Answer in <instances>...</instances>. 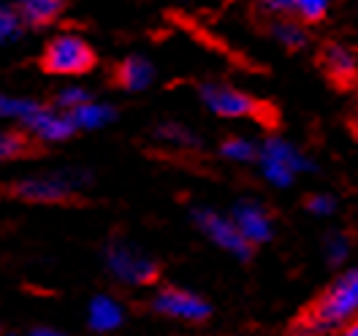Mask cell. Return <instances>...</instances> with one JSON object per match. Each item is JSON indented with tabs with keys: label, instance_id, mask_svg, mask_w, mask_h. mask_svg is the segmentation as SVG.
I'll return each instance as SVG.
<instances>
[{
	"label": "cell",
	"instance_id": "obj_1",
	"mask_svg": "<svg viewBox=\"0 0 358 336\" xmlns=\"http://www.w3.org/2000/svg\"><path fill=\"white\" fill-rule=\"evenodd\" d=\"M358 312V269H350L331 279L320 293L296 312L288 331L291 334H323L336 331L345 320Z\"/></svg>",
	"mask_w": 358,
	"mask_h": 336
},
{
	"label": "cell",
	"instance_id": "obj_2",
	"mask_svg": "<svg viewBox=\"0 0 358 336\" xmlns=\"http://www.w3.org/2000/svg\"><path fill=\"white\" fill-rule=\"evenodd\" d=\"M203 103L217 114L228 119H252L255 125H261L268 133H277L282 128V112L274 101L250 95L236 87H225V85H206L201 87Z\"/></svg>",
	"mask_w": 358,
	"mask_h": 336
},
{
	"label": "cell",
	"instance_id": "obj_3",
	"mask_svg": "<svg viewBox=\"0 0 358 336\" xmlns=\"http://www.w3.org/2000/svg\"><path fill=\"white\" fill-rule=\"evenodd\" d=\"M36 66L46 76H85L98 66V52L85 38L63 33L46 41Z\"/></svg>",
	"mask_w": 358,
	"mask_h": 336
},
{
	"label": "cell",
	"instance_id": "obj_4",
	"mask_svg": "<svg viewBox=\"0 0 358 336\" xmlns=\"http://www.w3.org/2000/svg\"><path fill=\"white\" fill-rule=\"evenodd\" d=\"M315 66L336 92H358V57L353 49L336 41H323L315 49Z\"/></svg>",
	"mask_w": 358,
	"mask_h": 336
},
{
	"label": "cell",
	"instance_id": "obj_5",
	"mask_svg": "<svg viewBox=\"0 0 358 336\" xmlns=\"http://www.w3.org/2000/svg\"><path fill=\"white\" fill-rule=\"evenodd\" d=\"M152 309L163 317H174V320L196 323V326L209 320V314H212V307L203 298H199L190 291L174 288V285H163L157 291V295L152 298Z\"/></svg>",
	"mask_w": 358,
	"mask_h": 336
},
{
	"label": "cell",
	"instance_id": "obj_6",
	"mask_svg": "<svg viewBox=\"0 0 358 336\" xmlns=\"http://www.w3.org/2000/svg\"><path fill=\"white\" fill-rule=\"evenodd\" d=\"M6 196L27 203H52V206H82V196L68 190L60 182H11L6 184Z\"/></svg>",
	"mask_w": 358,
	"mask_h": 336
},
{
	"label": "cell",
	"instance_id": "obj_7",
	"mask_svg": "<svg viewBox=\"0 0 358 336\" xmlns=\"http://www.w3.org/2000/svg\"><path fill=\"white\" fill-rule=\"evenodd\" d=\"M46 152L44 138L33 128H8L0 136V155L3 160H27V157H41Z\"/></svg>",
	"mask_w": 358,
	"mask_h": 336
},
{
	"label": "cell",
	"instance_id": "obj_8",
	"mask_svg": "<svg viewBox=\"0 0 358 336\" xmlns=\"http://www.w3.org/2000/svg\"><path fill=\"white\" fill-rule=\"evenodd\" d=\"M14 8L20 11L24 27L44 30L66 14L68 0H14Z\"/></svg>",
	"mask_w": 358,
	"mask_h": 336
},
{
	"label": "cell",
	"instance_id": "obj_9",
	"mask_svg": "<svg viewBox=\"0 0 358 336\" xmlns=\"http://www.w3.org/2000/svg\"><path fill=\"white\" fill-rule=\"evenodd\" d=\"M150 82V66L141 57H125L120 63H114L109 71V85L120 90H141Z\"/></svg>",
	"mask_w": 358,
	"mask_h": 336
},
{
	"label": "cell",
	"instance_id": "obj_10",
	"mask_svg": "<svg viewBox=\"0 0 358 336\" xmlns=\"http://www.w3.org/2000/svg\"><path fill=\"white\" fill-rule=\"evenodd\" d=\"M331 3L334 0H293V14L307 27H315V24H320L329 17Z\"/></svg>",
	"mask_w": 358,
	"mask_h": 336
},
{
	"label": "cell",
	"instance_id": "obj_11",
	"mask_svg": "<svg viewBox=\"0 0 358 336\" xmlns=\"http://www.w3.org/2000/svg\"><path fill=\"white\" fill-rule=\"evenodd\" d=\"M120 309L114 307L112 301H106V298H98L95 304H92V326L98 328V331H109L114 326H120Z\"/></svg>",
	"mask_w": 358,
	"mask_h": 336
},
{
	"label": "cell",
	"instance_id": "obj_12",
	"mask_svg": "<svg viewBox=\"0 0 358 336\" xmlns=\"http://www.w3.org/2000/svg\"><path fill=\"white\" fill-rule=\"evenodd\" d=\"M225 6L236 3V0H223ZM258 8H266V11H282V14H293V0H255Z\"/></svg>",
	"mask_w": 358,
	"mask_h": 336
},
{
	"label": "cell",
	"instance_id": "obj_13",
	"mask_svg": "<svg viewBox=\"0 0 358 336\" xmlns=\"http://www.w3.org/2000/svg\"><path fill=\"white\" fill-rule=\"evenodd\" d=\"M345 125H348V131H350V136L358 141V101H356V106L348 112V117H345Z\"/></svg>",
	"mask_w": 358,
	"mask_h": 336
},
{
	"label": "cell",
	"instance_id": "obj_14",
	"mask_svg": "<svg viewBox=\"0 0 358 336\" xmlns=\"http://www.w3.org/2000/svg\"><path fill=\"white\" fill-rule=\"evenodd\" d=\"M336 334H345V336H358V314H353L350 320H345L339 328H336Z\"/></svg>",
	"mask_w": 358,
	"mask_h": 336
}]
</instances>
